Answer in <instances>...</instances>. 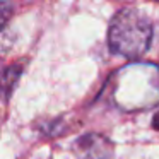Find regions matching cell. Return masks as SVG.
I'll return each instance as SVG.
<instances>
[{"label": "cell", "instance_id": "obj_1", "mask_svg": "<svg viewBox=\"0 0 159 159\" xmlns=\"http://www.w3.org/2000/svg\"><path fill=\"white\" fill-rule=\"evenodd\" d=\"M152 41V24L147 16L134 7L115 14L108 28V46L115 55L137 60L145 55Z\"/></svg>", "mask_w": 159, "mask_h": 159}, {"label": "cell", "instance_id": "obj_2", "mask_svg": "<svg viewBox=\"0 0 159 159\" xmlns=\"http://www.w3.org/2000/svg\"><path fill=\"white\" fill-rule=\"evenodd\" d=\"M72 151L77 159H115V144L101 134H84L75 139Z\"/></svg>", "mask_w": 159, "mask_h": 159}, {"label": "cell", "instance_id": "obj_4", "mask_svg": "<svg viewBox=\"0 0 159 159\" xmlns=\"http://www.w3.org/2000/svg\"><path fill=\"white\" fill-rule=\"evenodd\" d=\"M152 128H156V130H159V111L152 116Z\"/></svg>", "mask_w": 159, "mask_h": 159}, {"label": "cell", "instance_id": "obj_5", "mask_svg": "<svg viewBox=\"0 0 159 159\" xmlns=\"http://www.w3.org/2000/svg\"><path fill=\"white\" fill-rule=\"evenodd\" d=\"M157 2H159V0H157Z\"/></svg>", "mask_w": 159, "mask_h": 159}, {"label": "cell", "instance_id": "obj_3", "mask_svg": "<svg viewBox=\"0 0 159 159\" xmlns=\"http://www.w3.org/2000/svg\"><path fill=\"white\" fill-rule=\"evenodd\" d=\"M22 72V67L21 65H11L4 70V94H5V99H9L12 89L16 87L19 77H21Z\"/></svg>", "mask_w": 159, "mask_h": 159}]
</instances>
